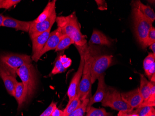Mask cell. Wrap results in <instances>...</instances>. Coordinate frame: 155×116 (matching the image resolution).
Instances as JSON below:
<instances>
[{"label":"cell","mask_w":155,"mask_h":116,"mask_svg":"<svg viewBox=\"0 0 155 116\" xmlns=\"http://www.w3.org/2000/svg\"><path fill=\"white\" fill-rule=\"evenodd\" d=\"M57 108V103L53 101L48 107L43 112L45 116H51L55 110Z\"/></svg>","instance_id":"cell-31"},{"label":"cell","mask_w":155,"mask_h":116,"mask_svg":"<svg viewBox=\"0 0 155 116\" xmlns=\"http://www.w3.org/2000/svg\"><path fill=\"white\" fill-rule=\"evenodd\" d=\"M72 60L70 59L67 62L63 64V67L66 69L68 68L70 66H71V64H72Z\"/></svg>","instance_id":"cell-34"},{"label":"cell","mask_w":155,"mask_h":116,"mask_svg":"<svg viewBox=\"0 0 155 116\" xmlns=\"http://www.w3.org/2000/svg\"><path fill=\"white\" fill-rule=\"evenodd\" d=\"M150 86V94L148 99L145 102H143L142 104L139 106L140 107H144V106H150L153 107L155 105V82H149Z\"/></svg>","instance_id":"cell-23"},{"label":"cell","mask_w":155,"mask_h":116,"mask_svg":"<svg viewBox=\"0 0 155 116\" xmlns=\"http://www.w3.org/2000/svg\"><path fill=\"white\" fill-rule=\"evenodd\" d=\"M58 57L55 63L54 68L51 71V74L53 75L61 74V73L64 72L66 70L63 66L62 63L61 62L60 59H59V57Z\"/></svg>","instance_id":"cell-29"},{"label":"cell","mask_w":155,"mask_h":116,"mask_svg":"<svg viewBox=\"0 0 155 116\" xmlns=\"http://www.w3.org/2000/svg\"><path fill=\"white\" fill-rule=\"evenodd\" d=\"M153 108L154 107H150V106H144V107L137 108L135 110H133L127 112L137 114L138 116H146L153 109Z\"/></svg>","instance_id":"cell-28"},{"label":"cell","mask_w":155,"mask_h":116,"mask_svg":"<svg viewBox=\"0 0 155 116\" xmlns=\"http://www.w3.org/2000/svg\"><path fill=\"white\" fill-rule=\"evenodd\" d=\"M123 100L132 109L137 108L143 102V99L142 97L139 88L128 92L120 93Z\"/></svg>","instance_id":"cell-14"},{"label":"cell","mask_w":155,"mask_h":116,"mask_svg":"<svg viewBox=\"0 0 155 116\" xmlns=\"http://www.w3.org/2000/svg\"></svg>","instance_id":"cell-41"},{"label":"cell","mask_w":155,"mask_h":116,"mask_svg":"<svg viewBox=\"0 0 155 116\" xmlns=\"http://www.w3.org/2000/svg\"><path fill=\"white\" fill-rule=\"evenodd\" d=\"M149 48L153 52V54L155 55V43L150 46Z\"/></svg>","instance_id":"cell-35"},{"label":"cell","mask_w":155,"mask_h":116,"mask_svg":"<svg viewBox=\"0 0 155 116\" xmlns=\"http://www.w3.org/2000/svg\"><path fill=\"white\" fill-rule=\"evenodd\" d=\"M3 0H0V8H2V3Z\"/></svg>","instance_id":"cell-38"},{"label":"cell","mask_w":155,"mask_h":116,"mask_svg":"<svg viewBox=\"0 0 155 116\" xmlns=\"http://www.w3.org/2000/svg\"><path fill=\"white\" fill-rule=\"evenodd\" d=\"M119 113L118 114V116H130L129 114L126 113V112H121L119 111Z\"/></svg>","instance_id":"cell-37"},{"label":"cell","mask_w":155,"mask_h":116,"mask_svg":"<svg viewBox=\"0 0 155 116\" xmlns=\"http://www.w3.org/2000/svg\"><path fill=\"white\" fill-rule=\"evenodd\" d=\"M16 74L24 85L27 100L31 98L37 88V73L35 68L32 64L24 65L17 69Z\"/></svg>","instance_id":"cell-3"},{"label":"cell","mask_w":155,"mask_h":116,"mask_svg":"<svg viewBox=\"0 0 155 116\" xmlns=\"http://www.w3.org/2000/svg\"><path fill=\"white\" fill-rule=\"evenodd\" d=\"M87 112L86 116H111V114L104 108H96L93 106H91Z\"/></svg>","instance_id":"cell-26"},{"label":"cell","mask_w":155,"mask_h":116,"mask_svg":"<svg viewBox=\"0 0 155 116\" xmlns=\"http://www.w3.org/2000/svg\"><path fill=\"white\" fill-rule=\"evenodd\" d=\"M63 35H64L62 33L61 30L59 28L50 33V35L46 44L37 57V62L40 60L41 57L47 52L52 50L55 49Z\"/></svg>","instance_id":"cell-10"},{"label":"cell","mask_w":155,"mask_h":116,"mask_svg":"<svg viewBox=\"0 0 155 116\" xmlns=\"http://www.w3.org/2000/svg\"><path fill=\"white\" fill-rule=\"evenodd\" d=\"M149 82L144 75L140 74V84L139 89L143 99V102L147 101L149 98L150 94Z\"/></svg>","instance_id":"cell-21"},{"label":"cell","mask_w":155,"mask_h":116,"mask_svg":"<svg viewBox=\"0 0 155 116\" xmlns=\"http://www.w3.org/2000/svg\"><path fill=\"white\" fill-rule=\"evenodd\" d=\"M56 1L54 0L51 2H49L43 12L40 14L36 19L32 22L34 23H38V22H41L48 18L51 15L54 10L56 9Z\"/></svg>","instance_id":"cell-20"},{"label":"cell","mask_w":155,"mask_h":116,"mask_svg":"<svg viewBox=\"0 0 155 116\" xmlns=\"http://www.w3.org/2000/svg\"><path fill=\"white\" fill-rule=\"evenodd\" d=\"M112 43V41L109 39L107 36L97 29H94L89 42L90 44H97L107 47H110Z\"/></svg>","instance_id":"cell-16"},{"label":"cell","mask_w":155,"mask_h":116,"mask_svg":"<svg viewBox=\"0 0 155 116\" xmlns=\"http://www.w3.org/2000/svg\"><path fill=\"white\" fill-rule=\"evenodd\" d=\"M112 58L113 56L109 55L95 56L91 67V84L94 83L97 79L111 65Z\"/></svg>","instance_id":"cell-7"},{"label":"cell","mask_w":155,"mask_h":116,"mask_svg":"<svg viewBox=\"0 0 155 116\" xmlns=\"http://www.w3.org/2000/svg\"><path fill=\"white\" fill-rule=\"evenodd\" d=\"M32 61L31 57L26 55L8 54L0 56V63L15 75L19 68L25 64H30Z\"/></svg>","instance_id":"cell-6"},{"label":"cell","mask_w":155,"mask_h":116,"mask_svg":"<svg viewBox=\"0 0 155 116\" xmlns=\"http://www.w3.org/2000/svg\"><path fill=\"white\" fill-rule=\"evenodd\" d=\"M154 43H155V28L152 27L148 34L146 40L143 43L142 46L143 48H146Z\"/></svg>","instance_id":"cell-27"},{"label":"cell","mask_w":155,"mask_h":116,"mask_svg":"<svg viewBox=\"0 0 155 116\" xmlns=\"http://www.w3.org/2000/svg\"><path fill=\"white\" fill-rule=\"evenodd\" d=\"M73 44H74L73 40L68 36L64 35L60 40L58 46L55 49V51L58 52L64 50Z\"/></svg>","instance_id":"cell-24"},{"label":"cell","mask_w":155,"mask_h":116,"mask_svg":"<svg viewBox=\"0 0 155 116\" xmlns=\"http://www.w3.org/2000/svg\"><path fill=\"white\" fill-rule=\"evenodd\" d=\"M132 17L134 26L136 37L138 42L142 45L147 38L153 22L143 15L138 9L133 8Z\"/></svg>","instance_id":"cell-4"},{"label":"cell","mask_w":155,"mask_h":116,"mask_svg":"<svg viewBox=\"0 0 155 116\" xmlns=\"http://www.w3.org/2000/svg\"><path fill=\"white\" fill-rule=\"evenodd\" d=\"M21 0H3L2 8L8 9L21 2Z\"/></svg>","instance_id":"cell-30"},{"label":"cell","mask_w":155,"mask_h":116,"mask_svg":"<svg viewBox=\"0 0 155 116\" xmlns=\"http://www.w3.org/2000/svg\"><path fill=\"white\" fill-rule=\"evenodd\" d=\"M56 17L57 16L55 9L54 10L50 16L41 22L34 23L31 21L28 32L31 40L46 32L50 28H52V26L56 22Z\"/></svg>","instance_id":"cell-8"},{"label":"cell","mask_w":155,"mask_h":116,"mask_svg":"<svg viewBox=\"0 0 155 116\" xmlns=\"http://www.w3.org/2000/svg\"><path fill=\"white\" fill-rule=\"evenodd\" d=\"M0 77L1 78L6 90L10 95L14 96L15 86L18 83L16 79V75L11 74L0 63Z\"/></svg>","instance_id":"cell-11"},{"label":"cell","mask_w":155,"mask_h":116,"mask_svg":"<svg viewBox=\"0 0 155 116\" xmlns=\"http://www.w3.org/2000/svg\"><path fill=\"white\" fill-rule=\"evenodd\" d=\"M104 75H105L104 73L97 79L98 82L97 89L94 95L89 99L86 111H87L94 104L101 102L103 99L104 98L107 90V86L105 84L104 80Z\"/></svg>","instance_id":"cell-12"},{"label":"cell","mask_w":155,"mask_h":116,"mask_svg":"<svg viewBox=\"0 0 155 116\" xmlns=\"http://www.w3.org/2000/svg\"><path fill=\"white\" fill-rule=\"evenodd\" d=\"M5 16L2 15V14H0V27H2Z\"/></svg>","instance_id":"cell-36"},{"label":"cell","mask_w":155,"mask_h":116,"mask_svg":"<svg viewBox=\"0 0 155 116\" xmlns=\"http://www.w3.org/2000/svg\"><path fill=\"white\" fill-rule=\"evenodd\" d=\"M95 2L98 6V9L101 10H105L107 9V5L105 1L97 0L95 1Z\"/></svg>","instance_id":"cell-32"},{"label":"cell","mask_w":155,"mask_h":116,"mask_svg":"<svg viewBox=\"0 0 155 116\" xmlns=\"http://www.w3.org/2000/svg\"><path fill=\"white\" fill-rule=\"evenodd\" d=\"M14 97L18 103V109L20 110L24 103L27 101L24 86L22 82H18L15 86Z\"/></svg>","instance_id":"cell-19"},{"label":"cell","mask_w":155,"mask_h":116,"mask_svg":"<svg viewBox=\"0 0 155 116\" xmlns=\"http://www.w3.org/2000/svg\"><path fill=\"white\" fill-rule=\"evenodd\" d=\"M101 104L103 106L121 112H128L133 110L123 100L120 93L111 87H107V93Z\"/></svg>","instance_id":"cell-5"},{"label":"cell","mask_w":155,"mask_h":116,"mask_svg":"<svg viewBox=\"0 0 155 116\" xmlns=\"http://www.w3.org/2000/svg\"><path fill=\"white\" fill-rule=\"evenodd\" d=\"M81 103V101L77 95L73 100L68 102L65 109L63 111V116H68L70 114H71L80 106Z\"/></svg>","instance_id":"cell-22"},{"label":"cell","mask_w":155,"mask_h":116,"mask_svg":"<svg viewBox=\"0 0 155 116\" xmlns=\"http://www.w3.org/2000/svg\"><path fill=\"white\" fill-rule=\"evenodd\" d=\"M132 6L134 8H137L143 15L154 22L155 20V14L154 10L150 6L144 5L140 1H134L132 2Z\"/></svg>","instance_id":"cell-17"},{"label":"cell","mask_w":155,"mask_h":116,"mask_svg":"<svg viewBox=\"0 0 155 116\" xmlns=\"http://www.w3.org/2000/svg\"><path fill=\"white\" fill-rule=\"evenodd\" d=\"M77 48L81 55V61L80 65L77 71L74 75L70 84L68 91V96L69 98V102H71L75 97L77 94V89L79 83L82 75L84 66V54L83 51L80 48Z\"/></svg>","instance_id":"cell-9"},{"label":"cell","mask_w":155,"mask_h":116,"mask_svg":"<svg viewBox=\"0 0 155 116\" xmlns=\"http://www.w3.org/2000/svg\"><path fill=\"white\" fill-rule=\"evenodd\" d=\"M52 28H50L48 30L44 32L42 34L37 36V37H35L34 39H32V60L35 61L37 62V58L38 55L40 54L41 51L44 48L46 44L48 39Z\"/></svg>","instance_id":"cell-13"},{"label":"cell","mask_w":155,"mask_h":116,"mask_svg":"<svg viewBox=\"0 0 155 116\" xmlns=\"http://www.w3.org/2000/svg\"><path fill=\"white\" fill-rule=\"evenodd\" d=\"M31 22L19 21L8 16H5L2 27L13 28L16 30L29 32Z\"/></svg>","instance_id":"cell-15"},{"label":"cell","mask_w":155,"mask_h":116,"mask_svg":"<svg viewBox=\"0 0 155 116\" xmlns=\"http://www.w3.org/2000/svg\"><path fill=\"white\" fill-rule=\"evenodd\" d=\"M59 59H60V61L62 63V64L67 62L70 59L69 58L67 57L66 55H64L60 56Z\"/></svg>","instance_id":"cell-33"},{"label":"cell","mask_w":155,"mask_h":116,"mask_svg":"<svg viewBox=\"0 0 155 116\" xmlns=\"http://www.w3.org/2000/svg\"><path fill=\"white\" fill-rule=\"evenodd\" d=\"M80 48L83 51L84 61L82 78L78 88L77 95L81 101H82L86 98H88L91 90V67L96 55L95 54L94 49L87 47V46Z\"/></svg>","instance_id":"cell-2"},{"label":"cell","mask_w":155,"mask_h":116,"mask_svg":"<svg viewBox=\"0 0 155 116\" xmlns=\"http://www.w3.org/2000/svg\"><path fill=\"white\" fill-rule=\"evenodd\" d=\"M40 116H44V114H43V113H42V114H41V115H40Z\"/></svg>","instance_id":"cell-39"},{"label":"cell","mask_w":155,"mask_h":116,"mask_svg":"<svg viewBox=\"0 0 155 116\" xmlns=\"http://www.w3.org/2000/svg\"><path fill=\"white\" fill-rule=\"evenodd\" d=\"M89 101V98H87L81 101L80 106L78 107L72 113L70 114L68 116H83L84 114L87 111V106Z\"/></svg>","instance_id":"cell-25"},{"label":"cell","mask_w":155,"mask_h":116,"mask_svg":"<svg viewBox=\"0 0 155 116\" xmlns=\"http://www.w3.org/2000/svg\"><path fill=\"white\" fill-rule=\"evenodd\" d=\"M146 116H147V115H146Z\"/></svg>","instance_id":"cell-40"},{"label":"cell","mask_w":155,"mask_h":116,"mask_svg":"<svg viewBox=\"0 0 155 116\" xmlns=\"http://www.w3.org/2000/svg\"><path fill=\"white\" fill-rule=\"evenodd\" d=\"M143 67L145 74L149 78L155 74V55L150 53L143 62Z\"/></svg>","instance_id":"cell-18"},{"label":"cell","mask_w":155,"mask_h":116,"mask_svg":"<svg viewBox=\"0 0 155 116\" xmlns=\"http://www.w3.org/2000/svg\"><path fill=\"white\" fill-rule=\"evenodd\" d=\"M56 22L63 34L68 36L73 40L76 48L87 46L86 36L81 32V26L75 12H73L68 16L56 17Z\"/></svg>","instance_id":"cell-1"}]
</instances>
